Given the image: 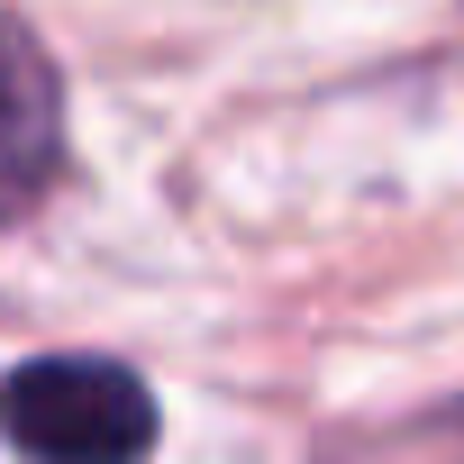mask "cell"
<instances>
[{
  "instance_id": "1",
  "label": "cell",
  "mask_w": 464,
  "mask_h": 464,
  "mask_svg": "<svg viewBox=\"0 0 464 464\" xmlns=\"http://www.w3.org/2000/svg\"><path fill=\"white\" fill-rule=\"evenodd\" d=\"M0 437L28 464H146L155 401L128 364L101 355H46L0 382Z\"/></svg>"
},
{
  "instance_id": "2",
  "label": "cell",
  "mask_w": 464,
  "mask_h": 464,
  "mask_svg": "<svg viewBox=\"0 0 464 464\" xmlns=\"http://www.w3.org/2000/svg\"><path fill=\"white\" fill-rule=\"evenodd\" d=\"M64 164V92L46 46L0 10V218L37 209V191Z\"/></svg>"
}]
</instances>
